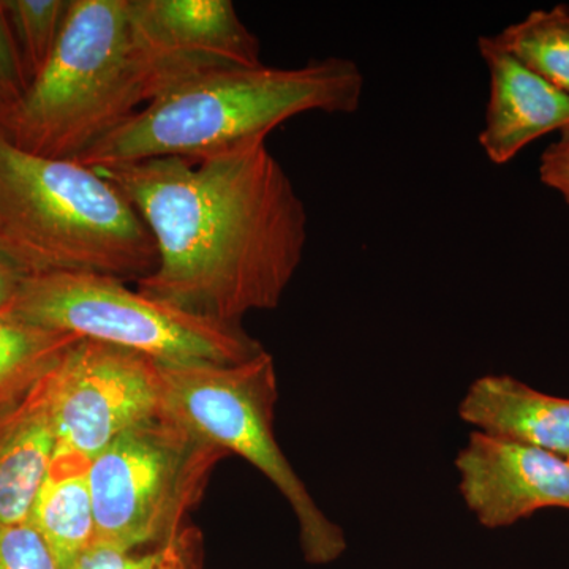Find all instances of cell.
I'll return each instance as SVG.
<instances>
[{
  "label": "cell",
  "mask_w": 569,
  "mask_h": 569,
  "mask_svg": "<svg viewBox=\"0 0 569 569\" xmlns=\"http://www.w3.org/2000/svg\"><path fill=\"white\" fill-rule=\"evenodd\" d=\"M71 0H3L29 81L44 69L61 39Z\"/></svg>",
  "instance_id": "e0dca14e"
},
{
  "label": "cell",
  "mask_w": 569,
  "mask_h": 569,
  "mask_svg": "<svg viewBox=\"0 0 569 569\" xmlns=\"http://www.w3.org/2000/svg\"><path fill=\"white\" fill-rule=\"evenodd\" d=\"M54 448L47 376L0 410V523L28 522Z\"/></svg>",
  "instance_id": "4fadbf2b"
},
{
  "label": "cell",
  "mask_w": 569,
  "mask_h": 569,
  "mask_svg": "<svg viewBox=\"0 0 569 569\" xmlns=\"http://www.w3.org/2000/svg\"><path fill=\"white\" fill-rule=\"evenodd\" d=\"M224 456L164 411L127 430L89 467L96 545L126 552L162 545L182 529Z\"/></svg>",
  "instance_id": "52a82bcc"
},
{
  "label": "cell",
  "mask_w": 569,
  "mask_h": 569,
  "mask_svg": "<svg viewBox=\"0 0 569 569\" xmlns=\"http://www.w3.org/2000/svg\"><path fill=\"white\" fill-rule=\"evenodd\" d=\"M167 91L130 0H71L58 47L2 130L36 156L81 160Z\"/></svg>",
  "instance_id": "3957f363"
},
{
  "label": "cell",
  "mask_w": 569,
  "mask_h": 569,
  "mask_svg": "<svg viewBox=\"0 0 569 569\" xmlns=\"http://www.w3.org/2000/svg\"><path fill=\"white\" fill-rule=\"evenodd\" d=\"M455 466L463 503L486 529L515 526L539 509H569V460L553 452L475 430Z\"/></svg>",
  "instance_id": "9c48e42d"
},
{
  "label": "cell",
  "mask_w": 569,
  "mask_h": 569,
  "mask_svg": "<svg viewBox=\"0 0 569 569\" xmlns=\"http://www.w3.org/2000/svg\"><path fill=\"white\" fill-rule=\"evenodd\" d=\"M29 277H32L31 272L10 252L9 247L0 241V317L9 312Z\"/></svg>",
  "instance_id": "7402d4cb"
},
{
  "label": "cell",
  "mask_w": 569,
  "mask_h": 569,
  "mask_svg": "<svg viewBox=\"0 0 569 569\" xmlns=\"http://www.w3.org/2000/svg\"><path fill=\"white\" fill-rule=\"evenodd\" d=\"M0 241L31 276L137 280L157 268L156 241L132 201L78 160L24 151L0 129Z\"/></svg>",
  "instance_id": "277c9868"
},
{
  "label": "cell",
  "mask_w": 569,
  "mask_h": 569,
  "mask_svg": "<svg viewBox=\"0 0 569 569\" xmlns=\"http://www.w3.org/2000/svg\"><path fill=\"white\" fill-rule=\"evenodd\" d=\"M157 246L138 291L190 316L241 325L274 310L302 263L307 211L266 138L224 151L96 164Z\"/></svg>",
  "instance_id": "6da1fadb"
},
{
  "label": "cell",
  "mask_w": 569,
  "mask_h": 569,
  "mask_svg": "<svg viewBox=\"0 0 569 569\" xmlns=\"http://www.w3.org/2000/svg\"><path fill=\"white\" fill-rule=\"evenodd\" d=\"M163 411L198 437L238 455L264 475L293 509L302 553L329 565L346 553L342 527L332 522L284 458L274 433L279 383L274 359L263 351L233 366H162Z\"/></svg>",
  "instance_id": "8992f818"
},
{
  "label": "cell",
  "mask_w": 569,
  "mask_h": 569,
  "mask_svg": "<svg viewBox=\"0 0 569 569\" xmlns=\"http://www.w3.org/2000/svg\"><path fill=\"white\" fill-rule=\"evenodd\" d=\"M477 432L529 445L569 460V399L545 395L509 376L479 377L459 403Z\"/></svg>",
  "instance_id": "7c38bea8"
},
{
  "label": "cell",
  "mask_w": 569,
  "mask_h": 569,
  "mask_svg": "<svg viewBox=\"0 0 569 569\" xmlns=\"http://www.w3.org/2000/svg\"><path fill=\"white\" fill-rule=\"evenodd\" d=\"M162 366L148 356L80 339L48 376L54 455L91 460L163 411Z\"/></svg>",
  "instance_id": "ba28073f"
},
{
  "label": "cell",
  "mask_w": 569,
  "mask_h": 569,
  "mask_svg": "<svg viewBox=\"0 0 569 569\" xmlns=\"http://www.w3.org/2000/svg\"><path fill=\"white\" fill-rule=\"evenodd\" d=\"M78 340L0 317V410L28 396Z\"/></svg>",
  "instance_id": "9a60e30c"
},
{
  "label": "cell",
  "mask_w": 569,
  "mask_h": 569,
  "mask_svg": "<svg viewBox=\"0 0 569 569\" xmlns=\"http://www.w3.org/2000/svg\"><path fill=\"white\" fill-rule=\"evenodd\" d=\"M70 569H203V537L194 527L183 526L146 553L93 545Z\"/></svg>",
  "instance_id": "ac0fdd59"
},
{
  "label": "cell",
  "mask_w": 569,
  "mask_h": 569,
  "mask_svg": "<svg viewBox=\"0 0 569 569\" xmlns=\"http://www.w3.org/2000/svg\"><path fill=\"white\" fill-rule=\"evenodd\" d=\"M29 84L31 81L22 66L3 0H0V89L18 102L28 91Z\"/></svg>",
  "instance_id": "ffe728a7"
},
{
  "label": "cell",
  "mask_w": 569,
  "mask_h": 569,
  "mask_svg": "<svg viewBox=\"0 0 569 569\" xmlns=\"http://www.w3.org/2000/svg\"><path fill=\"white\" fill-rule=\"evenodd\" d=\"M497 43L569 96V9L535 10L497 36Z\"/></svg>",
  "instance_id": "2e32d148"
},
{
  "label": "cell",
  "mask_w": 569,
  "mask_h": 569,
  "mask_svg": "<svg viewBox=\"0 0 569 569\" xmlns=\"http://www.w3.org/2000/svg\"><path fill=\"white\" fill-rule=\"evenodd\" d=\"M539 178L569 204V123L561 130L559 140L542 152Z\"/></svg>",
  "instance_id": "44dd1931"
},
{
  "label": "cell",
  "mask_w": 569,
  "mask_h": 569,
  "mask_svg": "<svg viewBox=\"0 0 569 569\" xmlns=\"http://www.w3.org/2000/svg\"><path fill=\"white\" fill-rule=\"evenodd\" d=\"M130 3L138 32L170 89L216 71L261 66L260 41L239 20L230 0Z\"/></svg>",
  "instance_id": "30bf717a"
},
{
  "label": "cell",
  "mask_w": 569,
  "mask_h": 569,
  "mask_svg": "<svg viewBox=\"0 0 569 569\" xmlns=\"http://www.w3.org/2000/svg\"><path fill=\"white\" fill-rule=\"evenodd\" d=\"M478 50L489 71L479 144L490 162L507 164L530 142L568 126L569 96L509 54L493 37H481Z\"/></svg>",
  "instance_id": "8fae6325"
},
{
  "label": "cell",
  "mask_w": 569,
  "mask_h": 569,
  "mask_svg": "<svg viewBox=\"0 0 569 569\" xmlns=\"http://www.w3.org/2000/svg\"><path fill=\"white\" fill-rule=\"evenodd\" d=\"M91 460L74 455H54L28 522L50 550L58 569H70L96 545V511Z\"/></svg>",
  "instance_id": "5bb4252c"
},
{
  "label": "cell",
  "mask_w": 569,
  "mask_h": 569,
  "mask_svg": "<svg viewBox=\"0 0 569 569\" xmlns=\"http://www.w3.org/2000/svg\"><path fill=\"white\" fill-rule=\"evenodd\" d=\"M365 74L346 58L298 69L247 67L183 81L141 108L78 162H137L200 157L268 138L280 123L310 111L351 114L361 104Z\"/></svg>",
  "instance_id": "7a4b0ae2"
},
{
  "label": "cell",
  "mask_w": 569,
  "mask_h": 569,
  "mask_svg": "<svg viewBox=\"0 0 569 569\" xmlns=\"http://www.w3.org/2000/svg\"><path fill=\"white\" fill-rule=\"evenodd\" d=\"M0 569H58V565L31 523H0Z\"/></svg>",
  "instance_id": "d6986e66"
},
{
  "label": "cell",
  "mask_w": 569,
  "mask_h": 569,
  "mask_svg": "<svg viewBox=\"0 0 569 569\" xmlns=\"http://www.w3.org/2000/svg\"><path fill=\"white\" fill-rule=\"evenodd\" d=\"M2 318L137 351L160 366H233L264 351L241 325L190 316L107 276L29 277Z\"/></svg>",
  "instance_id": "5b68a950"
},
{
  "label": "cell",
  "mask_w": 569,
  "mask_h": 569,
  "mask_svg": "<svg viewBox=\"0 0 569 569\" xmlns=\"http://www.w3.org/2000/svg\"><path fill=\"white\" fill-rule=\"evenodd\" d=\"M14 104H17V100L11 99L9 93L0 89V129H6L7 123H9Z\"/></svg>",
  "instance_id": "603a6c76"
}]
</instances>
